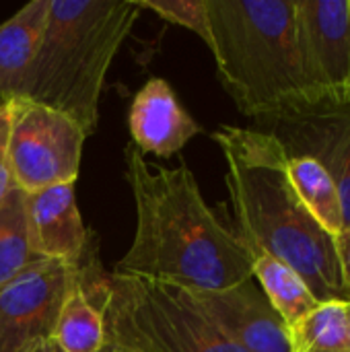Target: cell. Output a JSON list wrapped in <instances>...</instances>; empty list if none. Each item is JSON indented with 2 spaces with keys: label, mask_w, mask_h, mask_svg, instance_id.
Wrapping results in <instances>:
<instances>
[{
  "label": "cell",
  "mask_w": 350,
  "mask_h": 352,
  "mask_svg": "<svg viewBox=\"0 0 350 352\" xmlns=\"http://www.w3.org/2000/svg\"><path fill=\"white\" fill-rule=\"evenodd\" d=\"M124 157L136 231L113 272L186 291H223L252 278L243 241L204 202L186 165H153L132 142Z\"/></svg>",
  "instance_id": "obj_1"
},
{
  "label": "cell",
  "mask_w": 350,
  "mask_h": 352,
  "mask_svg": "<svg viewBox=\"0 0 350 352\" xmlns=\"http://www.w3.org/2000/svg\"><path fill=\"white\" fill-rule=\"evenodd\" d=\"M237 235L299 272L316 299L350 301L334 239L318 225L289 177L281 140L258 128L219 126Z\"/></svg>",
  "instance_id": "obj_2"
},
{
  "label": "cell",
  "mask_w": 350,
  "mask_h": 352,
  "mask_svg": "<svg viewBox=\"0 0 350 352\" xmlns=\"http://www.w3.org/2000/svg\"><path fill=\"white\" fill-rule=\"evenodd\" d=\"M136 0H50L25 99L97 130L107 70L138 21Z\"/></svg>",
  "instance_id": "obj_3"
},
{
  "label": "cell",
  "mask_w": 350,
  "mask_h": 352,
  "mask_svg": "<svg viewBox=\"0 0 350 352\" xmlns=\"http://www.w3.org/2000/svg\"><path fill=\"white\" fill-rule=\"evenodd\" d=\"M210 45L223 89L258 126L307 97L295 0H206Z\"/></svg>",
  "instance_id": "obj_4"
},
{
  "label": "cell",
  "mask_w": 350,
  "mask_h": 352,
  "mask_svg": "<svg viewBox=\"0 0 350 352\" xmlns=\"http://www.w3.org/2000/svg\"><path fill=\"white\" fill-rule=\"evenodd\" d=\"M80 272L118 352H245L198 309L186 289L105 272L93 243Z\"/></svg>",
  "instance_id": "obj_5"
},
{
  "label": "cell",
  "mask_w": 350,
  "mask_h": 352,
  "mask_svg": "<svg viewBox=\"0 0 350 352\" xmlns=\"http://www.w3.org/2000/svg\"><path fill=\"white\" fill-rule=\"evenodd\" d=\"M6 103L10 107L8 159L17 188L31 194L58 184H74L87 140L80 126L25 97Z\"/></svg>",
  "instance_id": "obj_6"
},
{
  "label": "cell",
  "mask_w": 350,
  "mask_h": 352,
  "mask_svg": "<svg viewBox=\"0 0 350 352\" xmlns=\"http://www.w3.org/2000/svg\"><path fill=\"white\" fill-rule=\"evenodd\" d=\"M281 140L289 157H311L332 175L350 227V85L307 95L297 105L260 124Z\"/></svg>",
  "instance_id": "obj_7"
},
{
  "label": "cell",
  "mask_w": 350,
  "mask_h": 352,
  "mask_svg": "<svg viewBox=\"0 0 350 352\" xmlns=\"http://www.w3.org/2000/svg\"><path fill=\"white\" fill-rule=\"evenodd\" d=\"M78 266L37 260L0 289V352H33L52 342Z\"/></svg>",
  "instance_id": "obj_8"
},
{
  "label": "cell",
  "mask_w": 350,
  "mask_h": 352,
  "mask_svg": "<svg viewBox=\"0 0 350 352\" xmlns=\"http://www.w3.org/2000/svg\"><path fill=\"white\" fill-rule=\"evenodd\" d=\"M295 41L307 95L350 85L349 0H295Z\"/></svg>",
  "instance_id": "obj_9"
},
{
  "label": "cell",
  "mask_w": 350,
  "mask_h": 352,
  "mask_svg": "<svg viewBox=\"0 0 350 352\" xmlns=\"http://www.w3.org/2000/svg\"><path fill=\"white\" fill-rule=\"evenodd\" d=\"M198 309L245 352H291L289 332L252 278L223 291H188Z\"/></svg>",
  "instance_id": "obj_10"
},
{
  "label": "cell",
  "mask_w": 350,
  "mask_h": 352,
  "mask_svg": "<svg viewBox=\"0 0 350 352\" xmlns=\"http://www.w3.org/2000/svg\"><path fill=\"white\" fill-rule=\"evenodd\" d=\"M25 204L33 252L43 260L78 266L91 248V233L80 219L74 184H58L31 192Z\"/></svg>",
  "instance_id": "obj_11"
},
{
  "label": "cell",
  "mask_w": 350,
  "mask_h": 352,
  "mask_svg": "<svg viewBox=\"0 0 350 352\" xmlns=\"http://www.w3.org/2000/svg\"><path fill=\"white\" fill-rule=\"evenodd\" d=\"M132 144L140 155L169 159L177 155L202 128L179 105L173 89L163 78H149L134 95L128 111Z\"/></svg>",
  "instance_id": "obj_12"
},
{
  "label": "cell",
  "mask_w": 350,
  "mask_h": 352,
  "mask_svg": "<svg viewBox=\"0 0 350 352\" xmlns=\"http://www.w3.org/2000/svg\"><path fill=\"white\" fill-rule=\"evenodd\" d=\"M47 10L50 0H31L0 25V99L4 103L25 95Z\"/></svg>",
  "instance_id": "obj_13"
},
{
  "label": "cell",
  "mask_w": 350,
  "mask_h": 352,
  "mask_svg": "<svg viewBox=\"0 0 350 352\" xmlns=\"http://www.w3.org/2000/svg\"><path fill=\"white\" fill-rule=\"evenodd\" d=\"M252 262V276L260 285L262 293L281 316L287 332L297 326L320 301L299 276L297 270L281 262L278 258L270 256L268 252L243 243Z\"/></svg>",
  "instance_id": "obj_14"
},
{
  "label": "cell",
  "mask_w": 350,
  "mask_h": 352,
  "mask_svg": "<svg viewBox=\"0 0 350 352\" xmlns=\"http://www.w3.org/2000/svg\"><path fill=\"white\" fill-rule=\"evenodd\" d=\"M52 344L60 352H101L109 346L103 311L83 280L80 264L76 283L62 305Z\"/></svg>",
  "instance_id": "obj_15"
},
{
  "label": "cell",
  "mask_w": 350,
  "mask_h": 352,
  "mask_svg": "<svg viewBox=\"0 0 350 352\" xmlns=\"http://www.w3.org/2000/svg\"><path fill=\"white\" fill-rule=\"evenodd\" d=\"M289 177L318 225L336 239L344 231V208L340 192L326 167L311 157H289Z\"/></svg>",
  "instance_id": "obj_16"
},
{
  "label": "cell",
  "mask_w": 350,
  "mask_h": 352,
  "mask_svg": "<svg viewBox=\"0 0 350 352\" xmlns=\"http://www.w3.org/2000/svg\"><path fill=\"white\" fill-rule=\"evenodd\" d=\"M25 200L27 194L14 186L0 204V289L43 260L31 248Z\"/></svg>",
  "instance_id": "obj_17"
},
{
  "label": "cell",
  "mask_w": 350,
  "mask_h": 352,
  "mask_svg": "<svg viewBox=\"0 0 350 352\" xmlns=\"http://www.w3.org/2000/svg\"><path fill=\"white\" fill-rule=\"evenodd\" d=\"M350 301H322L289 330L291 352L350 351Z\"/></svg>",
  "instance_id": "obj_18"
},
{
  "label": "cell",
  "mask_w": 350,
  "mask_h": 352,
  "mask_svg": "<svg viewBox=\"0 0 350 352\" xmlns=\"http://www.w3.org/2000/svg\"><path fill=\"white\" fill-rule=\"evenodd\" d=\"M140 10H153L163 21L186 27L210 45V25L206 0H136Z\"/></svg>",
  "instance_id": "obj_19"
},
{
  "label": "cell",
  "mask_w": 350,
  "mask_h": 352,
  "mask_svg": "<svg viewBox=\"0 0 350 352\" xmlns=\"http://www.w3.org/2000/svg\"><path fill=\"white\" fill-rule=\"evenodd\" d=\"M8 134H10V107L0 101V204L8 196V192L17 186L8 159Z\"/></svg>",
  "instance_id": "obj_20"
},
{
  "label": "cell",
  "mask_w": 350,
  "mask_h": 352,
  "mask_svg": "<svg viewBox=\"0 0 350 352\" xmlns=\"http://www.w3.org/2000/svg\"><path fill=\"white\" fill-rule=\"evenodd\" d=\"M334 245H336V256H338V262H340L342 283H344V289H347L350 297V227H347L334 239Z\"/></svg>",
  "instance_id": "obj_21"
},
{
  "label": "cell",
  "mask_w": 350,
  "mask_h": 352,
  "mask_svg": "<svg viewBox=\"0 0 350 352\" xmlns=\"http://www.w3.org/2000/svg\"><path fill=\"white\" fill-rule=\"evenodd\" d=\"M33 352H54L52 351V342H50V344H45V346H41V349H37V351H33Z\"/></svg>",
  "instance_id": "obj_22"
},
{
  "label": "cell",
  "mask_w": 350,
  "mask_h": 352,
  "mask_svg": "<svg viewBox=\"0 0 350 352\" xmlns=\"http://www.w3.org/2000/svg\"><path fill=\"white\" fill-rule=\"evenodd\" d=\"M52 351H54V352H60V351H58V349H54V344H52ZM101 352H113V346L109 344V346H107L105 351H101Z\"/></svg>",
  "instance_id": "obj_23"
},
{
  "label": "cell",
  "mask_w": 350,
  "mask_h": 352,
  "mask_svg": "<svg viewBox=\"0 0 350 352\" xmlns=\"http://www.w3.org/2000/svg\"><path fill=\"white\" fill-rule=\"evenodd\" d=\"M349 338H350V303H349Z\"/></svg>",
  "instance_id": "obj_24"
},
{
  "label": "cell",
  "mask_w": 350,
  "mask_h": 352,
  "mask_svg": "<svg viewBox=\"0 0 350 352\" xmlns=\"http://www.w3.org/2000/svg\"><path fill=\"white\" fill-rule=\"evenodd\" d=\"M113 352H118V351H116V349H113Z\"/></svg>",
  "instance_id": "obj_25"
},
{
  "label": "cell",
  "mask_w": 350,
  "mask_h": 352,
  "mask_svg": "<svg viewBox=\"0 0 350 352\" xmlns=\"http://www.w3.org/2000/svg\"><path fill=\"white\" fill-rule=\"evenodd\" d=\"M344 352H350V351H344Z\"/></svg>",
  "instance_id": "obj_26"
},
{
  "label": "cell",
  "mask_w": 350,
  "mask_h": 352,
  "mask_svg": "<svg viewBox=\"0 0 350 352\" xmlns=\"http://www.w3.org/2000/svg\"><path fill=\"white\" fill-rule=\"evenodd\" d=\"M349 2H350V0H349Z\"/></svg>",
  "instance_id": "obj_27"
}]
</instances>
